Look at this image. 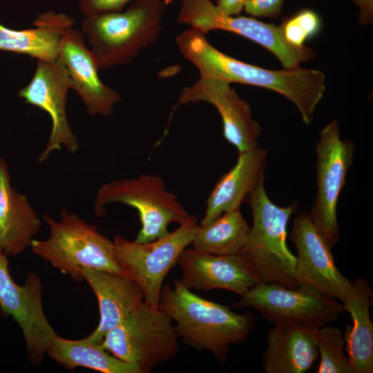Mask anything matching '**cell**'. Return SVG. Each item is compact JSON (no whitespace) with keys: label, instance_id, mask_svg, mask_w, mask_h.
Returning <instances> with one entry per match:
<instances>
[{"label":"cell","instance_id":"obj_1","mask_svg":"<svg viewBox=\"0 0 373 373\" xmlns=\"http://www.w3.org/2000/svg\"><path fill=\"white\" fill-rule=\"evenodd\" d=\"M180 53L193 64L200 77L271 90L295 104L304 123L309 124L325 93V75L320 70L298 68L270 70L236 59L212 46L206 35L190 28L178 35Z\"/></svg>","mask_w":373,"mask_h":373},{"label":"cell","instance_id":"obj_2","mask_svg":"<svg viewBox=\"0 0 373 373\" xmlns=\"http://www.w3.org/2000/svg\"><path fill=\"white\" fill-rule=\"evenodd\" d=\"M171 320L178 336L188 346L209 351L225 363L231 345L245 341L256 318L251 312L236 313L229 307L193 294L180 279L162 287L157 306Z\"/></svg>","mask_w":373,"mask_h":373},{"label":"cell","instance_id":"obj_3","mask_svg":"<svg viewBox=\"0 0 373 373\" xmlns=\"http://www.w3.org/2000/svg\"><path fill=\"white\" fill-rule=\"evenodd\" d=\"M166 5L138 0L125 10L86 17L82 32L99 69L130 64L160 37Z\"/></svg>","mask_w":373,"mask_h":373},{"label":"cell","instance_id":"obj_4","mask_svg":"<svg viewBox=\"0 0 373 373\" xmlns=\"http://www.w3.org/2000/svg\"><path fill=\"white\" fill-rule=\"evenodd\" d=\"M245 203L250 207L252 224L240 255L258 283L296 288V258L287 245V237L288 223L298 209V203L276 205L267 195L264 182Z\"/></svg>","mask_w":373,"mask_h":373},{"label":"cell","instance_id":"obj_5","mask_svg":"<svg viewBox=\"0 0 373 373\" xmlns=\"http://www.w3.org/2000/svg\"><path fill=\"white\" fill-rule=\"evenodd\" d=\"M43 220L49 227V236L46 240L33 239L30 247L62 274L75 282L84 280L82 269L84 267L123 274L113 240L95 224L66 209L60 211L58 221L48 214L43 216Z\"/></svg>","mask_w":373,"mask_h":373},{"label":"cell","instance_id":"obj_6","mask_svg":"<svg viewBox=\"0 0 373 373\" xmlns=\"http://www.w3.org/2000/svg\"><path fill=\"white\" fill-rule=\"evenodd\" d=\"M113 203L123 204L137 211L141 229L135 239L137 242L161 238L169 232V224H180L192 217L178 197L166 189L164 180L156 175L143 174L102 184L96 193L95 214L104 216L105 207Z\"/></svg>","mask_w":373,"mask_h":373},{"label":"cell","instance_id":"obj_7","mask_svg":"<svg viewBox=\"0 0 373 373\" xmlns=\"http://www.w3.org/2000/svg\"><path fill=\"white\" fill-rule=\"evenodd\" d=\"M178 338L172 320L144 300L100 344L119 359L137 365L141 373H149L176 356Z\"/></svg>","mask_w":373,"mask_h":373},{"label":"cell","instance_id":"obj_8","mask_svg":"<svg viewBox=\"0 0 373 373\" xmlns=\"http://www.w3.org/2000/svg\"><path fill=\"white\" fill-rule=\"evenodd\" d=\"M198 224L192 217L166 235L148 242L113 238L115 256L123 274L134 281L148 305L157 307L162 284L181 254L193 240Z\"/></svg>","mask_w":373,"mask_h":373},{"label":"cell","instance_id":"obj_9","mask_svg":"<svg viewBox=\"0 0 373 373\" xmlns=\"http://www.w3.org/2000/svg\"><path fill=\"white\" fill-rule=\"evenodd\" d=\"M315 151L317 189L309 215L332 248L340 240L337 205L354 163L355 147L351 140L341 139L338 124L334 119L321 130Z\"/></svg>","mask_w":373,"mask_h":373},{"label":"cell","instance_id":"obj_10","mask_svg":"<svg viewBox=\"0 0 373 373\" xmlns=\"http://www.w3.org/2000/svg\"><path fill=\"white\" fill-rule=\"evenodd\" d=\"M177 22L189 25L205 35L211 30H223L242 36L273 53L284 69L300 68L302 62L315 57L310 48L289 44L279 26L254 17L224 14L211 0H182Z\"/></svg>","mask_w":373,"mask_h":373},{"label":"cell","instance_id":"obj_11","mask_svg":"<svg viewBox=\"0 0 373 373\" xmlns=\"http://www.w3.org/2000/svg\"><path fill=\"white\" fill-rule=\"evenodd\" d=\"M233 304L236 308H253L273 324L299 323L321 327L338 320L342 303L307 285L295 289L258 283Z\"/></svg>","mask_w":373,"mask_h":373},{"label":"cell","instance_id":"obj_12","mask_svg":"<svg viewBox=\"0 0 373 373\" xmlns=\"http://www.w3.org/2000/svg\"><path fill=\"white\" fill-rule=\"evenodd\" d=\"M7 255L0 251V307L21 329L30 361L38 365L57 336L46 317L42 304V284L35 272L23 285L12 278Z\"/></svg>","mask_w":373,"mask_h":373},{"label":"cell","instance_id":"obj_13","mask_svg":"<svg viewBox=\"0 0 373 373\" xmlns=\"http://www.w3.org/2000/svg\"><path fill=\"white\" fill-rule=\"evenodd\" d=\"M70 89H72V84L68 71L57 57L51 61L37 60L31 80L19 91V97L47 113L52 122L47 144L38 157L39 162L46 161L51 153L60 150L61 146L72 154L79 149L78 140L66 115L67 95Z\"/></svg>","mask_w":373,"mask_h":373},{"label":"cell","instance_id":"obj_14","mask_svg":"<svg viewBox=\"0 0 373 373\" xmlns=\"http://www.w3.org/2000/svg\"><path fill=\"white\" fill-rule=\"evenodd\" d=\"M297 251L295 280L342 302L351 285L336 266L331 247L313 224L309 213L294 217L289 234Z\"/></svg>","mask_w":373,"mask_h":373},{"label":"cell","instance_id":"obj_15","mask_svg":"<svg viewBox=\"0 0 373 373\" xmlns=\"http://www.w3.org/2000/svg\"><path fill=\"white\" fill-rule=\"evenodd\" d=\"M198 102H207L216 108L222 119L223 137L238 153L259 146L262 126L253 118L249 104L240 97L231 84L200 77L182 90L176 106Z\"/></svg>","mask_w":373,"mask_h":373},{"label":"cell","instance_id":"obj_16","mask_svg":"<svg viewBox=\"0 0 373 373\" xmlns=\"http://www.w3.org/2000/svg\"><path fill=\"white\" fill-rule=\"evenodd\" d=\"M58 57L65 65L72 89L82 100L91 116H109L121 100L119 93L104 84L99 76L97 61L85 44L82 31L70 28L59 46Z\"/></svg>","mask_w":373,"mask_h":373},{"label":"cell","instance_id":"obj_17","mask_svg":"<svg viewBox=\"0 0 373 373\" xmlns=\"http://www.w3.org/2000/svg\"><path fill=\"white\" fill-rule=\"evenodd\" d=\"M180 279L189 289H225L242 296L258 283L240 254L218 256L186 249L178 258Z\"/></svg>","mask_w":373,"mask_h":373},{"label":"cell","instance_id":"obj_18","mask_svg":"<svg viewBox=\"0 0 373 373\" xmlns=\"http://www.w3.org/2000/svg\"><path fill=\"white\" fill-rule=\"evenodd\" d=\"M267 158L266 149L258 146L238 153L236 164L216 182L206 200L200 224L211 222L222 214L240 209L262 182Z\"/></svg>","mask_w":373,"mask_h":373},{"label":"cell","instance_id":"obj_19","mask_svg":"<svg viewBox=\"0 0 373 373\" xmlns=\"http://www.w3.org/2000/svg\"><path fill=\"white\" fill-rule=\"evenodd\" d=\"M319 327L299 323L274 324L267 336L265 373H305L318 358Z\"/></svg>","mask_w":373,"mask_h":373},{"label":"cell","instance_id":"obj_20","mask_svg":"<svg viewBox=\"0 0 373 373\" xmlns=\"http://www.w3.org/2000/svg\"><path fill=\"white\" fill-rule=\"evenodd\" d=\"M82 273L97 298L99 310L98 326L87 338L101 343L109 330L144 301V294L140 287L124 274L88 267L82 268Z\"/></svg>","mask_w":373,"mask_h":373},{"label":"cell","instance_id":"obj_21","mask_svg":"<svg viewBox=\"0 0 373 373\" xmlns=\"http://www.w3.org/2000/svg\"><path fill=\"white\" fill-rule=\"evenodd\" d=\"M41 220L27 196L13 189L8 166L0 157V251L17 256L30 247Z\"/></svg>","mask_w":373,"mask_h":373},{"label":"cell","instance_id":"obj_22","mask_svg":"<svg viewBox=\"0 0 373 373\" xmlns=\"http://www.w3.org/2000/svg\"><path fill=\"white\" fill-rule=\"evenodd\" d=\"M74 23L71 17L55 11L39 14L33 27L28 29H12L0 23V50L26 55L39 61H54L58 57L64 35Z\"/></svg>","mask_w":373,"mask_h":373},{"label":"cell","instance_id":"obj_23","mask_svg":"<svg viewBox=\"0 0 373 373\" xmlns=\"http://www.w3.org/2000/svg\"><path fill=\"white\" fill-rule=\"evenodd\" d=\"M372 291L367 279L356 278L341 302L352 325L343 334L345 350L354 373L373 372V324L370 308Z\"/></svg>","mask_w":373,"mask_h":373},{"label":"cell","instance_id":"obj_24","mask_svg":"<svg viewBox=\"0 0 373 373\" xmlns=\"http://www.w3.org/2000/svg\"><path fill=\"white\" fill-rule=\"evenodd\" d=\"M46 353L69 370L84 367L102 373H141L137 365L119 359L87 337L68 340L57 335Z\"/></svg>","mask_w":373,"mask_h":373},{"label":"cell","instance_id":"obj_25","mask_svg":"<svg viewBox=\"0 0 373 373\" xmlns=\"http://www.w3.org/2000/svg\"><path fill=\"white\" fill-rule=\"evenodd\" d=\"M249 229L240 209L228 211L209 223L198 225L191 245L194 249L209 254H240Z\"/></svg>","mask_w":373,"mask_h":373},{"label":"cell","instance_id":"obj_26","mask_svg":"<svg viewBox=\"0 0 373 373\" xmlns=\"http://www.w3.org/2000/svg\"><path fill=\"white\" fill-rule=\"evenodd\" d=\"M345 341L342 331L325 325L317 333L320 362L316 373H354L347 356L344 354Z\"/></svg>","mask_w":373,"mask_h":373},{"label":"cell","instance_id":"obj_27","mask_svg":"<svg viewBox=\"0 0 373 373\" xmlns=\"http://www.w3.org/2000/svg\"><path fill=\"white\" fill-rule=\"evenodd\" d=\"M321 25V17L315 11L303 8L283 19L279 27L289 44L301 47L320 32Z\"/></svg>","mask_w":373,"mask_h":373},{"label":"cell","instance_id":"obj_28","mask_svg":"<svg viewBox=\"0 0 373 373\" xmlns=\"http://www.w3.org/2000/svg\"><path fill=\"white\" fill-rule=\"evenodd\" d=\"M138 0H79V8L86 17L119 12L131 1Z\"/></svg>","mask_w":373,"mask_h":373},{"label":"cell","instance_id":"obj_29","mask_svg":"<svg viewBox=\"0 0 373 373\" xmlns=\"http://www.w3.org/2000/svg\"><path fill=\"white\" fill-rule=\"evenodd\" d=\"M284 0H245L243 10L251 17H278Z\"/></svg>","mask_w":373,"mask_h":373},{"label":"cell","instance_id":"obj_30","mask_svg":"<svg viewBox=\"0 0 373 373\" xmlns=\"http://www.w3.org/2000/svg\"><path fill=\"white\" fill-rule=\"evenodd\" d=\"M358 8V21L361 26L372 24L373 22V0H352Z\"/></svg>","mask_w":373,"mask_h":373},{"label":"cell","instance_id":"obj_31","mask_svg":"<svg viewBox=\"0 0 373 373\" xmlns=\"http://www.w3.org/2000/svg\"><path fill=\"white\" fill-rule=\"evenodd\" d=\"M245 0H217L215 3L222 12L229 15H239L243 10Z\"/></svg>","mask_w":373,"mask_h":373},{"label":"cell","instance_id":"obj_32","mask_svg":"<svg viewBox=\"0 0 373 373\" xmlns=\"http://www.w3.org/2000/svg\"><path fill=\"white\" fill-rule=\"evenodd\" d=\"M174 0H164L163 2L167 6L170 3H171Z\"/></svg>","mask_w":373,"mask_h":373}]
</instances>
